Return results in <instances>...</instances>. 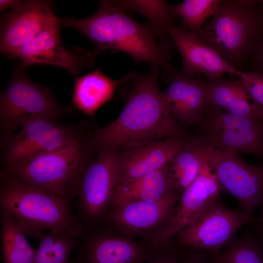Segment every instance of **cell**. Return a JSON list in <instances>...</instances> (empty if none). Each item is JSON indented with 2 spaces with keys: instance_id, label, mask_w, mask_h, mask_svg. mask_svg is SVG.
<instances>
[{
  "instance_id": "10",
  "label": "cell",
  "mask_w": 263,
  "mask_h": 263,
  "mask_svg": "<svg viewBox=\"0 0 263 263\" xmlns=\"http://www.w3.org/2000/svg\"><path fill=\"white\" fill-rule=\"evenodd\" d=\"M253 221L251 214L229 209L218 199L177 234L178 241L184 246L217 253L242 226Z\"/></svg>"
},
{
  "instance_id": "32",
  "label": "cell",
  "mask_w": 263,
  "mask_h": 263,
  "mask_svg": "<svg viewBox=\"0 0 263 263\" xmlns=\"http://www.w3.org/2000/svg\"><path fill=\"white\" fill-rule=\"evenodd\" d=\"M177 263H207L205 256L195 251H190L178 255Z\"/></svg>"
},
{
  "instance_id": "15",
  "label": "cell",
  "mask_w": 263,
  "mask_h": 263,
  "mask_svg": "<svg viewBox=\"0 0 263 263\" xmlns=\"http://www.w3.org/2000/svg\"><path fill=\"white\" fill-rule=\"evenodd\" d=\"M188 137H173L141 142L118 150L116 186L165 167L184 146Z\"/></svg>"
},
{
  "instance_id": "25",
  "label": "cell",
  "mask_w": 263,
  "mask_h": 263,
  "mask_svg": "<svg viewBox=\"0 0 263 263\" xmlns=\"http://www.w3.org/2000/svg\"><path fill=\"white\" fill-rule=\"evenodd\" d=\"M81 238L62 230L49 231L39 239L34 263H72L70 255L79 246Z\"/></svg>"
},
{
  "instance_id": "8",
  "label": "cell",
  "mask_w": 263,
  "mask_h": 263,
  "mask_svg": "<svg viewBox=\"0 0 263 263\" xmlns=\"http://www.w3.org/2000/svg\"><path fill=\"white\" fill-rule=\"evenodd\" d=\"M201 135L211 148L238 155L263 153V116L227 113L207 106Z\"/></svg>"
},
{
  "instance_id": "26",
  "label": "cell",
  "mask_w": 263,
  "mask_h": 263,
  "mask_svg": "<svg viewBox=\"0 0 263 263\" xmlns=\"http://www.w3.org/2000/svg\"><path fill=\"white\" fill-rule=\"evenodd\" d=\"M221 0H186L177 4L170 5L173 17H180L182 27L197 34L207 19L217 12Z\"/></svg>"
},
{
  "instance_id": "24",
  "label": "cell",
  "mask_w": 263,
  "mask_h": 263,
  "mask_svg": "<svg viewBox=\"0 0 263 263\" xmlns=\"http://www.w3.org/2000/svg\"><path fill=\"white\" fill-rule=\"evenodd\" d=\"M1 258L3 263H34L35 249L8 212L0 209Z\"/></svg>"
},
{
  "instance_id": "19",
  "label": "cell",
  "mask_w": 263,
  "mask_h": 263,
  "mask_svg": "<svg viewBox=\"0 0 263 263\" xmlns=\"http://www.w3.org/2000/svg\"><path fill=\"white\" fill-rule=\"evenodd\" d=\"M178 194L171 192L154 201H138L113 207L112 220L122 228L140 232L164 225L172 216Z\"/></svg>"
},
{
  "instance_id": "4",
  "label": "cell",
  "mask_w": 263,
  "mask_h": 263,
  "mask_svg": "<svg viewBox=\"0 0 263 263\" xmlns=\"http://www.w3.org/2000/svg\"><path fill=\"white\" fill-rule=\"evenodd\" d=\"M212 17L197 35L239 70L263 38V12L258 0H221Z\"/></svg>"
},
{
  "instance_id": "21",
  "label": "cell",
  "mask_w": 263,
  "mask_h": 263,
  "mask_svg": "<svg viewBox=\"0 0 263 263\" xmlns=\"http://www.w3.org/2000/svg\"><path fill=\"white\" fill-rule=\"evenodd\" d=\"M209 147L202 136L188 138L166 165L172 190L182 193L198 175Z\"/></svg>"
},
{
  "instance_id": "23",
  "label": "cell",
  "mask_w": 263,
  "mask_h": 263,
  "mask_svg": "<svg viewBox=\"0 0 263 263\" xmlns=\"http://www.w3.org/2000/svg\"><path fill=\"white\" fill-rule=\"evenodd\" d=\"M174 192L166 166L132 180L117 184L113 190L110 206L115 207L138 201H154Z\"/></svg>"
},
{
  "instance_id": "31",
  "label": "cell",
  "mask_w": 263,
  "mask_h": 263,
  "mask_svg": "<svg viewBox=\"0 0 263 263\" xmlns=\"http://www.w3.org/2000/svg\"><path fill=\"white\" fill-rule=\"evenodd\" d=\"M252 61V72L263 75V38L256 45L250 57Z\"/></svg>"
},
{
  "instance_id": "3",
  "label": "cell",
  "mask_w": 263,
  "mask_h": 263,
  "mask_svg": "<svg viewBox=\"0 0 263 263\" xmlns=\"http://www.w3.org/2000/svg\"><path fill=\"white\" fill-rule=\"evenodd\" d=\"M70 201L2 172L0 209L9 213L27 236L39 239L46 229L81 238L84 229Z\"/></svg>"
},
{
  "instance_id": "34",
  "label": "cell",
  "mask_w": 263,
  "mask_h": 263,
  "mask_svg": "<svg viewBox=\"0 0 263 263\" xmlns=\"http://www.w3.org/2000/svg\"><path fill=\"white\" fill-rule=\"evenodd\" d=\"M260 234H261V240H262V246H263V228L261 229Z\"/></svg>"
},
{
  "instance_id": "22",
  "label": "cell",
  "mask_w": 263,
  "mask_h": 263,
  "mask_svg": "<svg viewBox=\"0 0 263 263\" xmlns=\"http://www.w3.org/2000/svg\"><path fill=\"white\" fill-rule=\"evenodd\" d=\"M121 82V79H112L99 69L80 77H75L73 105L94 117L95 112L113 98L115 90Z\"/></svg>"
},
{
  "instance_id": "16",
  "label": "cell",
  "mask_w": 263,
  "mask_h": 263,
  "mask_svg": "<svg viewBox=\"0 0 263 263\" xmlns=\"http://www.w3.org/2000/svg\"><path fill=\"white\" fill-rule=\"evenodd\" d=\"M163 70V78L169 85L164 97L174 119L180 126L201 123L207 107L203 81L171 66Z\"/></svg>"
},
{
  "instance_id": "13",
  "label": "cell",
  "mask_w": 263,
  "mask_h": 263,
  "mask_svg": "<svg viewBox=\"0 0 263 263\" xmlns=\"http://www.w3.org/2000/svg\"><path fill=\"white\" fill-rule=\"evenodd\" d=\"M60 26L58 19L7 56L19 58L25 66L44 64L58 66L74 75L84 68L92 67L94 59L91 53L81 48L71 51L64 48L60 38Z\"/></svg>"
},
{
  "instance_id": "29",
  "label": "cell",
  "mask_w": 263,
  "mask_h": 263,
  "mask_svg": "<svg viewBox=\"0 0 263 263\" xmlns=\"http://www.w3.org/2000/svg\"><path fill=\"white\" fill-rule=\"evenodd\" d=\"M239 76L251 98L263 109V75L254 72H242Z\"/></svg>"
},
{
  "instance_id": "28",
  "label": "cell",
  "mask_w": 263,
  "mask_h": 263,
  "mask_svg": "<svg viewBox=\"0 0 263 263\" xmlns=\"http://www.w3.org/2000/svg\"><path fill=\"white\" fill-rule=\"evenodd\" d=\"M210 257L212 263H263V250L250 237L230 242Z\"/></svg>"
},
{
  "instance_id": "11",
  "label": "cell",
  "mask_w": 263,
  "mask_h": 263,
  "mask_svg": "<svg viewBox=\"0 0 263 263\" xmlns=\"http://www.w3.org/2000/svg\"><path fill=\"white\" fill-rule=\"evenodd\" d=\"M207 158L222 188L251 213L263 202V167L248 164L238 155L209 146Z\"/></svg>"
},
{
  "instance_id": "18",
  "label": "cell",
  "mask_w": 263,
  "mask_h": 263,
  "mask_svg": "<svg viewBox=\"0 0 263 263\" xmlns=\"http://www.w3.org/2000/svg\"><path fill=\"white\" fill-rule=\"evenodd\" d=\"M72 263H144L151 251L142 244L107 232L80 243Z\"/></svg>"
},
{
  "instance_id": "5",
  "label": "cell",
  "mask_w": 263,
  "mask_h": 263,
  "mask_svg": "<svg viewBox=\"0 0 263 263\" xmlns=\"http://www.w3.org/2000/svg\"><path fill=\"white\" fill-rule=\"evenodd\" d=\"M84 133L74 141L37 156L5 172L35 187L61 196L72 202L85 167L95 150Z\"/></svg>"
},
{
  "instance_id": "9",
  "label": "cell",
  "mask_w": 263,
  "mask_h": 263,
  "mask_svg": "<svg viewBox=\"0 0 263 263\" xmlns=\"http://www.w3.org/2000/svg\"><path fill=\"white\" fill-rule=\"evenodd\" d=\"M55 121L45 118L33 119L23 124L18 132L6 137L3 152L5 169L62 147L84 134L79 127Z\"/></svg>"
},
{
  "instance_id": "2",
  "label": "cell",
  "mask_w": 263,
  "mask_h": 263,
  "mask_svg": "<svg viewBox=\"0 0 263 263\" xmlns=\"http://www.w3.org/2000/svg\"><path fill=\"white\" fill-rule=\"evenodd\" d=\"M58 21L85 35L97 52H122L137 62H147L162 69L170 66L168 35L150 22L133 20L113 0L99 1L96 12L88 18L58 19Z\"/></svg>"
},
{
  "instance_id": "20",
  "label": "cell",
  "mask_w": 263,
  "mask_h": 263,
  "mask_svg": "<svg viewBox=\"0 0 263 263\" xmlns=\"http://www.w3.org/2000/svg\"><path fill=\"white\" fill-rule=\"evenodd\" d=\"M203 82L208 107L234 114L263 116V109L251 98L240 79L221 77Z\"/></svg>"
},
{
  "instance_id": "35",
  "label": "cell",
  "mask_w": 263,
  "mask_h": 263,
  "mask_svg": "<svg viewBox=\"0 0 263 263\" xmlns=\"http://www.w3.org/2000/svg\"><path fill=\"white\" fill-rule=\"evenodd\" d=\"M258 2L263 12V0H258Z\"/></svg>"
},
{
  "instance_id": "12",
  "label": "cell",
  "mask_w": 263,
  "mask_h": 263,
  "mask_svg": "<svg viewBox=\"0 0 263 263\" xmlns=\"http://www.w3.org/2000/svg\"><path fill=\"white\" fill-rule=\"evenodd\" d=\"M222 189L206 157L196 178L181 193L179 203L170 218L155 236L153 246L161 248L171 237L191 224L218 200Z\"/></svg>"
},
{
  "instance_id": "27",
  "label": "cell",
  "mask_w": 263,
  "mask_h": 263,
  "mask_svg": "<svg viewBox=\"0 0 263 263\" xmlns=\"http://www.w3.org/2000/svg\"><path fill=\"white\" fill-rule=\"evenodd\" d=\"M121 10H132L140 13L149 20L150 23L161 32L168 35V30L173 22L170 5L160 0H113Z\"/></svg>"
},
{
  "instance_id": "33",
  "label": "cell",
  "mask_w": 263,
  "mask_h": 263,
  "mask_svg": "<svg viewBox=\"0 0 263 263\" xmlns=\"http://www.w3.org/2000/svg\"><path fill=\"white\" fill-rule=\"evenodd\" d=\"M20 0H0V9L3 11L8 8H14L19 2Z\"/></svg>"
},
{
  "instance_id": "7",
  "label": "cell",
  "mask_w": 263,
  "mask_h": 263,
  "mask_svg": "<svg viewBox=\"0 0 263 263\" xmlns=\"http://www.w3.org/2000/svg\"><path fill=\"white\" fill-rule=\"evenodd\" d=\"M84 169L79 180L75 215L85 225L101 219L110 206L118 174V150H102Z\"/></svg>"
},
{
  "instance_id": "1",
  "label": "cell",
  "mask_w": 263,
  "mask_h": 263,
  "mask_svg": "<svg viewBox=\"0 0 263 263\" xmlns=\"http://www.w3.org/2000/svg\"><path fill=\"white\" fill-rule=\"evenodd\" d=\"M160 68L151 66L141 75L135 72L123 76L118 88L126 100L118 117L92 134L96 151L115 150L132 144L173 137H188L171 115L163 92L158 86Z\"/></svg>"
},
{
  "instance_id": "30",
  "label": "cell",
  "mask_w": 263,
  "mask_h": 263,
  "mask_svg": "<svg viewBox=\"0 0 263 263\" xmlns=\"http://www.w3.org/2000/svg\"><path fill=\"white\" fill-rule=\"evenodd\" d=\"M178 255L172 250L151 252L144 263H177Z\"/></svg>"
},
{
  "instance_id": "14",
  "label": "cell",
  "mask_w": 263,
  "mask_h": 263,
  "mask_svg": "<svg viewBox=\"0 0 263 263\" xmlns=\"http://www.w3.org/2000/svg\"><path fill=\"white\" fill-rule=\"evenodd\" d=\"M58 19L52 12L49 1L20 0L2 19L1 52L7 56Z\"/></svg>"
},
{
  "instance_id": "17",
  "label": "cell",
  "mask_w": 263,
  "mask_h": 263,
  "mask_svg": "<svg viewBox=\"0 0 263 263\" xmlns=\"http://www.w3.org/2000/svg\"><path fill=\"white\" fill-rule=\"evenodd\" d=\"M167 33L182 58V71L187 75L194 77L201 73L207 79H214L225 74L240 75L241 71L230 65L196 34L174 25Z\"/></svg>"
},
{
  "instance_id": "6",
  "label": "cell",
  "mask_w": 263,
  "mask_h": 263,
  "mask_svg": "<svg viewBox=\"0 0 263 263\" xmlns=\"http://www.w3.org/2000/svg\"><path fill=\"white\" fill-rule=\"evenodd\" d=\"M24 67L21 63L15 69L8 87L0 94V131L5 138L29 121L39 118L56 121L72 110L60 106L49 89L32 82Z\"/></svg>"
}]
</instances>
